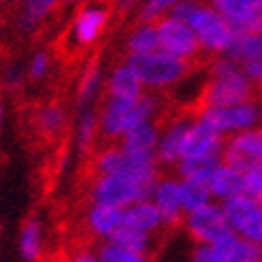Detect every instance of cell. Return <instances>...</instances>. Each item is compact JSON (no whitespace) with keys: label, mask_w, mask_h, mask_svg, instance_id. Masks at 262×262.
<instances>
[{"label":"cell","mask_w":262,"mask_h":262,"mask_svg":"<svg viewBox=\"0 0 262 262\" xmlns=\"http://www.w3.org/2000/svg\"><path fill=\"white\" fill-rule=\"evenodd\" d=\"M122 215L124 209L115 207V205H104V203H92L85 211V220L83 224L88 228V232L94 239H109L115 232V228L122 224Z\"/></svg>","instance_id":"cell-18"},{"label":"cell","mask_w":262,"mask_h":262,"mask_svg":"<svg viewBox=\"0 0 262 262\" xmlns=\"http://www.w3.org/2000/svg\"><path fill=\"white\" fill-rule=\"evenodd\" d=\"M122 224L133 226V228H139V230L149 232V234H158V232L164 228L162 215H160L158 207L154 205L151 199L139 201V203H133V205L124 207Z\"/></svg>","instance_id":"cell-20"},{"label":"cell","mask_w":262,"mask_h":262,"mask_svg":"<svg viewBox=\"0 0 262 262\" xmlns=\"http://www.w3.org/2000/svg\"><path fill=\"white\" fill-rule=\"evenodd\" d=\"M160 98L154 90H145L137 98H109L98 111L100 117V137L107 141H120L128 130L145 122L158 120Z\"/></svg>","instance_id":"cell-3"},{"label":"cell","mask_w":262,"mask_h":262,"mask_svg":"<svg viewBox=\"0 0 262 262\" xmlns=\"http://www.w3.org/2000/svg\"><path fill=\"white\" fill-rule=\"evenodd\" d=\"M21 13H19V24L24 30H36L51 13H54L58 0H19Z\"/></svg>","instance_id":"cell-29"},{"label":"cell","mask_w":262,"mask_h":262,"mask_svg":"<svg viewBox=\"0 0 262 262\" xmlns=\"http://www.w3.org/2000/svg\"><path fill=\"white\" fill-rule=\"evenodd\" d=\"M158 179H145L130 173H98L92 179L90 201L115 207H128L139 201L151 199L154 186Z\"/></svg>","instance_id":"cell-5"},{"label":"cell","mask_w":262,"mask_h":262,"mask_svg":"<svg viewBox=\"0 0 262 262\" xmlns=\"http://www.w3.org/2000/svg\"><path fill=\"white\" fill-rule=\"evenodd\" d=\"M226 56L239 64L262 60V32L237 30V34H234L232 43L226 51Z\"/></svg>","instance_id":"cell-24"},{"label":"cell","mask_w":262,"mask_h":262,"mask_svg":"<svg viewBox=\"0 0 262 262\" xmlns=\"http://www.w3.org/2000/svg\"><path fill=\"white\" fill-rule=\"evenodd\" d=\"M224 15L234 30L262 32V5L258 0H207Z\"/></svg>","instance_id":"cell-15"},{"label":"cell","mask_w":262,"mask_h":262,"mask_svg":"<svg viewBox=\"0 0 262 262\" xmlns=\"http://www.w3.org/2000/svg\"><path fill=\"white\" fill-rule=\"evenodd\" d=\"M196 115L215 128L220 135L228 137L262 124V98L254 96L237 104H226V107H205L196 111Z\"/></svg>","instance_id":"cell-6"},{"label":"cell","mask_w":262,"mask_h":262,"mask_svg":"<svg viewBox=\"0 0 262 262\" xmlns=\"http://www.w3.org/2000/svg\"><path fill=\"white\" fill-rule=\"evenodd\" d=\"M168 15L188 21L199 38L203 54L209 56H224L237 34L234 26L205 0H181Z\"/></svg>","instance_id":"cell-2"},{"label":"cell","mask_w":262,"mask_h":262,"mask_svg":"<svg viewBox=\"0 0 262 262\" xmlns=\"http://www.w3.org/2000/svg\"><path fill=\"white\" fill-rule=\"evenodd\" d=\"M51 71V58L47 51H36L28 62V77L32 81H43Z\"/></svg>","instance_id":"cell-32"},{"label":"cell","mask_w":262,"mask_h":262,"mask_svg":"<svg viewBox=\"0 0 262 262\" xmlns=\"http://www.w3.org/2000/svg\"><path fill=\"white\" fill-rule=\"evenodd\" d=\"M158 49V28L156 21L141 19L126 36V56L147 54V51Z\"/></svg>","instance_id":"cell-26"},{"label":"cell","mask_w":262,"mask_h":262,"mask_svg":"<svg viewBox=\"0 0 262 262\" xmlns=\"http://www.w3.org/2000/svg\"><path fill=\"white\" fill-rule=\"evenodd\" d=\"M143 92H145V85L126 58L117 67H113L107 81H104V96L109 98H137Z\"/></svg>","instance_id":"cell-16"},{"label":"cell","mask_w":262,"mask_h":262,"mask_svg":"<svg viewBox=\"0 0 262 262\" xmlns=\"http://www.w3.org/2000/svg\"><path fill=\"white\" fill-rule=\"evenodd\" d=\"M258 96L256 85L245 75L243 67L232 58L213 56L211 64L207 69V81L201 88L199 100H196V109L205 107H226V104H237L243 100H250Z\"/></svg>","instance_id":"cell-1"},{"label":"cell","mask_w":262,"mask_h":262,"mask_svg":"<svg viewBox=\"0 0 262 262\" xmlns=\"http://www.w3.org/2000/svg\"><path fill=\"white\" fill-rule=\"evenodd\" d=\"M222 207L234 234L262 245V205L258 201L250 199L247 194H239L222 201Z\"/></svg>","instance_id":"cell-10"},{"label":"cell","mask_w":262,"mask_h":262,"mask_svg":"<svg viewBox=\"0 0 262 262\" xmlns=\"http://www.w3.org/2000/svg\"><path fill=\"white\" fill-rule=\"evenodd\" d=\"M126 60L133 64L135 71L139 73L145 90L154 92H164L177 88L183 83L192 73V62L181 60L177 56L166 54L162 49H154L147 54H135L126 56Z\"/></svg>","instance_id":"cell-4"},{"label":"cell","mask_w":262,"mask_h":262,"mask_svg":"<svg viewBox=\"0 0 262 262\" xmlns=\"http://www.w3.org/2000/svg\"><path fill=\"white\" fill-rule=\"evenodd\" d=\"M151 201L162 215L164 228H177L183 224L186 207H183V199H181L179 177H173V175L158 177V181H156V186H154V192H151Z\"/></svg>","instance_id":"cell-13"},{"label":"cell","mask_w":262,"mask_h":262,"mask_svg":"<svg viewBox=\"0 0 262 262\" xmlns=\"http://www.w3.org/2000/svg\"><path fill=\"white\" fill-rule=\"evenodd\" d=\"M245 175V190L243 194H247L250 199L258 201L262 205V164L256 166V168H250Z\"/></svg>","instance_id":"cell-33"},{"label":"cell","mask_w":262,"mask_h":262,"mask_svg":"<svg viewBox=\"0 0 262 262\" xmlns=\"http://www.w3.org/2000/svg\"><path fill=\"white\" fill-rule=\"evenodd\" d=\"M179 181L186 211H192V209L213 201L211 188H209V177H179Z\"/></svg>","instance_id":"cell-28"},{"label":"cell","mask_w":262,"mask_h":262,"mask_svg":"<svg viewBox=\"0 0 262 262\" xmlns=\"http://www.w3.org/2000/svg\"><path fill=\"white\" fill-rule=\"evenodd\" d=\"M17 250H19L21 260H26V262L41 260L43 250H45V230H43V222L38 217H30L21 226Z\"/></svg>","instance_id":"cell-21"},{"label":"cell","mask_w":262,"mask_h":262,"mask_svg":"<svg viewBox=\"0 0 262 262\" xmlns=\"http://www.w3.org/2000/svg\"><path fill=\"white\" fill-rule=\"evenodd\" d=\"M102 90H104V77H102L100 64L98 62H90L88 69L81 75L79 83H77V92H75L77 107H79V109L94 107V102L98 100Z\"/></svg>","instance_id":"cell-22"},{"label":"cell","mask_w":262,"mask_h":262,"mask_svg":"<svg viewBox=\"0 0 262 262\" xmlns=\"http://www.w3.org/2000/svg\"><path fill=\"white\" fill-rule=\"evenodd\" d=\"M160 139V124L158 122H145L128 133L117 141L126 154L130 156H141V158H156V147H158ZM158 160V158H156Z\"/></svg>","instance_id":"cell-17"},{"label":"cell","mask_w":262,"mask_h":262,"mask_svg":"<svg viewBox=\"0 0 262 262\" xmlns=\"http://www.w3.org/2000/svg\"><path fill=\"white\" fill-rule=\"evenodd\" d=\"M181 226L194 243H215L232 234L230 222L220 201H209L192 211H186Z\"/></svg>","instance_id":"cell-7"},{"label":"cell","mask_w":262,"mask_h":262,"mask_svg":"<svg viewBox=\"0 0 262 262\" xmlns=\"http://www.w3.org/2000/svg\"><path fill=\"white\" fill-rule=\"evenodd\" d=\"M181 0H143L139 7V17L145 21H158L160 17L168 15Z\"/></svg>","instance_id":"cell-31"},{"label":"cell","mask_w":262,"mask_h":262,"mask_svg":"<svg viewBox=\"0 0 262 262\" xmlns=\"http://www.w3.org/2000/svg\"><path fill=\"white\" fill-rule=\"evenodd\" d=\"M141 3H143V0H115L117 9H120L122 13H130V11L139 9V7H141Z\"/></svg>","instance_id":"cell-36"},{"label":"cell","mask_w":262,"mask_h":262,"mask_svg":"<svg viewBox=\"0 0 262 262\" xmlns=\"http://www.w3.org/2000/svg\"><path fill=\"white\" fill-rule=\"evenodd\" d=\"M194 262H262V245L247 241L239 234H228L215 243H196Z\"/></svg>","instance_id":"cell-8"},{"label":"cell","mask_w":262,"mask_h":262,"mask_svg":"<svg viewBox=\"0 0 262 262\" xmlns=\"http://www.w3.org/2000/svg\"><path fill=\"white\" fill-rule=\"evenodd\" d=\"M69 113L60 102H47L34 115V126L43 137H58L64 133Z\"/></svg>","instance_id":"cell-25"},{"label":"cell","mask_w":262,"mask_h":262,"mask_svg":"<svg viewBox=\"0 0 262 262\" xmlns=\"http://www.w3.org/2000/svg\"><path fill=\"white\" fill-rule=\"evenodd\" d=\"M194 117H196V113L177 115L171 122L160 126V139H158V147H156V158H158L160 168L177 166V162L181 158L183 139H186L188 128L194 122Z\"/></svg>","instance_id":"cell-14"},{"label":"cell","mask_w":262,"mask_h":262,"mask_svg":"<svg viewBox=\"0 0 262 262\" xmlns=\"http://www.w3.org/2000/svg\"><path fill=\"white\" fill-rule=\"evenodd\" d=\"M100 137V117L94 107L79 109L75 126V145L79 154H88L94 147L96 139Z\"/></svg>","instance_id":"cell-23"},{"label":"cell","mask_w":262,"mask_h":262,"mask_svg":"<svg viewBox=\"0 0 262 262\" xmlns=\"http://www.w3.org/2000/svg\"><path fill=\"white\" fill-rule=\"evenodd\" d=\"M222 160L243 173L260 166L262 164V124L241 130V133L228 135L224 141Z\"/></svg>","instance_id":"cell-11"},{"label":"cell","mask_w":262,"mask_h":262,"mask_svg":"<svg viewBox=\"0 0 262 262\" xmlns=\"http://www.w3.org/2000/svg\"><path fill=\"white\" fill-rule=\"evenodd\" d=\"M109 7L102 3H92L85 5L77 11V15L73 17L71 24V41L75 43V47H92L98 38L104 34L109 26Z\"/></svg>","instance_id":"cell-12"},{"label":"cell","mask_w":262,"mask_h":262,"mask_svg":"<svg viewBox=\"0 0 262 262\" xmlns=\"http://www.w3.org/2000/svg\"><path fill=\"white\" fill-rule=\"evenodd\" d=\"M64 3H77V0H64Z\"/></svg>","instance_id":"cell-38"},{"label":"cell","mask_w":262,"mask_h":262,"mask_svg":"<svg viewBox=\"0 0 262 262\" xmlns=\"http://www.w3.org/2000/svg\"><path fill=\"white\" fill-rule=\"evenodd\" d=\"M3 124H5V104L0 100V133H3Z\"/></svg>","instance_id":"cell-37"},{"label":"cell","mask_w":262,"mask_h":262,"mask_svg":"<svg viewBox=\"0 0 262 262\" xmlns=\"http://www.w3.org/2000/svg\"><path fill=\"white\" fill-rule=\"evenodd\" d=\"M96 254H98V262H147L149 256L147 254H141V252H133L128 247L104 239L98 247H96Z\"/></svg>","instance_id":"cell-30"},{"label":"cell","mask_w":262,"mask_h":262,"mask_svg":"<svg viewBox=\"0 0 262 262\" xmlns=\"http://www.w3.org/2000/svg\"><path fill=\"white\" fill-rule=\"evenodd\" d=\"M75 262H98V254L96 250H77L73 254Z\"/></svg>","instance_id":"cell-35"},{"label":"cell","mask_w":262,"mask_h":262,"mask_svg":"<svg viewBox=\"0 0 262 262\" xmlns=\"http://www.w3.org/2000/svg\"><path fill=\"white\" fill-rule=\"evenodd\" d=\"M109 241L120 243V245L128 247V250H133V252L147 254L151 258V247H154V241H156V234H149V232H143L139 228L120 224L115 228V232L109 237Z\"/></svg>","instance_id":"cell-27"},{"label":"cell","mask_w":262,"mask_h":262,"mask_svg":"<svg viewBox=\"0 0 262 262\" xmlns=\"http://www.w3.org/2000/svg\"><path fill=\"white\" fill-rule=\"evenodd\" d=\"M156 28H158V49L166 51V54L190 62H194V58L203 54L199 38L188 21L173 15H164L156 21Z\"/></svg>","instance_id":"cell-9"},{"label":"cell","mask_w":262,"mask_h":262,"mask_svg":"<svg viewBox=\"0 0 262 262\" xmlns=\"http://www.w3.org/2000/svg\"><path fill=\"white\" fill-rule=\"evenodd\" d=\"M241 67H243L245 75L252 79V83H254L258 90H262V60L245 62V64H241Z\"/></svg>","instance_id":"cell-34"},{"label":"cell","mask_w":262,"mask_h":262,"mask_svg":"<svg viewBox=\"0 0 262 262\" xmlns=\"http://www.w3.org/2000/svg\"><path fill=\"white\" fill-rule=\"evenodd\" d=\"M260 92H262V90H260ZM260 98H262V94H260Z\"/></svg>","instance_id":"cell-39"},{"label":"cell","mask_w":262,"mask_h":262,"mask_svg":"<svg viewBox=\"0 0 262 262\" xmlns=\"http://www.w3.org/2000/svg\"><path fill=\"white\" fill-rule=\"evenodd\" d=\"M209 188H211L213 201H226L232 196H239L245 190V175L239 168L230 166L228 162L222 160L215 168L211 177H209Z\"/></svg>","instance_id":"cell-19"}]
</instances>
